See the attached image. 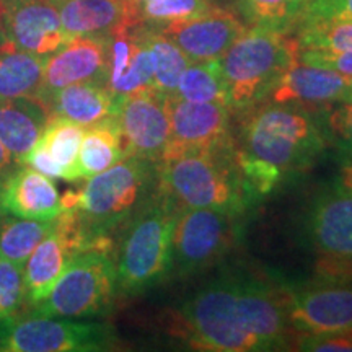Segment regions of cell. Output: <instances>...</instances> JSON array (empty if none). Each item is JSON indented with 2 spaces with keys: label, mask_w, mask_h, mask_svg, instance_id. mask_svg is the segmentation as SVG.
Here are the masks:
<instances>
[{
  "label": "cell",
  "mask_w": 352,
  "mask_h": 352,
  "mask_svg": "<svg viewBox=\"0 0 352 352\" xmlns=\"http://www.w3.org/2000/svg\"><path fill=\"white\" fill-rule=\"evenodd\" d=\"M173 333L199 351L256 352L287 344L284 290L245 272L215 277L176 310Z\"/></svg>",
  "instance_id": "6da1fadb"
},
{
  "label": "cell",
  "mask_w": 352,
  "mask_h": 352,
  "mask_svg": "<svg viewBox=\"0 0 352 352\" xmlns=\"http://www.w3.org/2000/svg\"><path fill=\"white\" fill-rule=\"evenodd\" d=\"M158 164L126 157L111 168L88 178L80 191L60 197L63 210L76 214L88 250L111 252V233L124 227L157 184Z\"/></svg>",
  "instance_id": "7a4b0ae2"
},
{
  "label": "cell",
  "mask_w": 352,
  "mask_h": 352,
  "mask_svg": "<svg viewBox=\"0 0 352 352\" xmlns=\"http://www.w3.org/2000/svg\"><path fill=\"white\" fill-rule=\"evenodd\" d=\"M243 114L240 151L270 165L283 178L311 168L327 151L320 111L316 116L298 104L264 101Z\"/></svg>",
  "instance_id": "3957f363"
},
{
  "label": "cell",
  "mask_w": 352,
  "mask_h": 352,
  "mask_svg": "<svg viewBox=\"0 0 352 352\" xmlns=\"http://www.w3.org/2000/svg\"><path fill=\"white\" fill-rule=\"evenodd\" d=\"M178 214V206L155 184L127 220L114 259L120 296H140L170 277L171 235Z\"/></svg>",
  "instance_id": "277c9868"
},
{
  "label": "cell",
  "mask_w": 352,
  "mask_h": 352,
  "mask_svg": "<svg viewBox=\"0 0 352 352\" xmlns=\"http://www.w3.org/2000/svg\"><path fill=\"white\" fill-rule=\"evenodd\" d=\"M236 147L196 152L158 164L157 184L182 209L240 214L253 199L236 164Z\"/></svg>",
  "instance_id": "5b68a950"
},
{
  "label": "cell",
  "mask_w": 352,
  "mask_h": 352,
  "mask_svg": "<svg viewBox=\"0 0 352 352\" xmlns=\"http://www.w3.org/2000/svg\"><path fill=\"white\" fill-rule=\"evenodd\" d=\"M298 43L289 33L253 26L220 57L228 107L246 113L266 101L280 74L298 59Z\"/></svg>",
  "instance_id": "8992f818"
},
{
  "label": "cell",
  "mask_w": 352,
  "mask_h": 352,
  "mask_svg": "<svg viewBox=\"0 0 352 352\" xmlns=\"http://www.w3.org/2000/svg\"><path fill=\"white\" fill-rule=\"evenodd\" d=\"M118 297L116 264L111 252L87 250L70 259L47 297L23 310L54 318H95L109 314Z\"/></svg>",
  "instance_id": "52a82bcc"
},
{
  "label": "cell",
  "mask_w": 352,
  "mask_h": 352,
  "mask_svg": "<svg viewBox=\"0 0 352 352\" xmlns=\"http://www.w3.org/2000/svg\"><path fill=\"white\" fill-rule=\"evenodd\" d=\"M107 323L38 316L20 310L0 321V352H100L116 349Z\"/></svg>",
  "instance_id": "ba28073f"
},
{
  "label": "cell",
  "mask_w": 352,
  "mask_h": 352,
  "mask_svg": "<svg viewBox=\"0 0 352 352\" xmlns=\"http://www.w3.org/2000/svg\"><path fill=\"white\" fill-rule=\"evenodd\" d=\"M239 215L220 209H182L170 246V277L208 271L239 243Z\"/></svg>",
  "instance_id": "9c48e42d"
},
{
  "label": "cell",
  "mask_w": 352,
  "mask_h": 352,
  "mask_svg": "<svg viewBox=\"0 0 352 352\" xmlns=\"http://www.w3.org/2000/svg\"><path fill=\"white\" fill-rule=\"evenodd\" d=\"M302 232L320 279L352 277V192L320 191L305 210Z\"/></svg>",
  "instance_id": "30bf717a"
},
{
  "label": "cell",
  "mask_w": 352,
  "mask_h": 352,
  "mask_svg": "<svg viewBox=\"0 0 352 352\" xmlns=\"http://www.w3.org/2000/svg\"><path fill=\"white\" fill-rule=\"evenodd\" d=\"M170 139L158 164L196 152L235 147L232 139V109L222 103H197L166 98Z\"/></svg>",
  "instance_id": "8fae6325"
},
{
  "label": "cell",
  "mask_w": 352,
  "mask_h": 352,
  "mask_svg": "<svg viewBox=\"0 0 352 352\" xmlns=\"http://www.w3.org/2000/svg\"><path fill=\"white\" fill-rule=\"evenodd\" d=\"M283 290L289 324L298 334L352 331V277Z\"/></svg>",
  "instance_id": "7c38bea8"
},
{
  "label": "cell",
  "mask_w": 352,
  "mask_h": 352,
  "mask_svg": "<svg viewBox=\"0 0 352 352\" xmlns=\"http://www.w3.org/2000/svg\"><path fill=\"white\" fill-rule=\"evenodd\" d=\"M88 241L72 210H63L52 220L51 230L39 241L23 266L26 307L36 305L63 274L76 254L87 252Z\"/></svg>",
  "instance_id": "4fadbf2b"
},
{
  "label": "cell",
  "mask_w": 352,
  "mask_h": 352,
  "mask_svg": "<svg viewBox=\"0 0 352 352\" xmlns=\"http://www.w3.org/2000/svg\"><path fill=\"white\" fill-rule=\"evenodd\" d=\"M3 41L47 59L69 41L52 0H0Z\"/></svg>",
  "instance_id": "5bb4252c"
},
{
  "label": "cell",
  "mask_w": 352,
  "mask_h": 352,
  "mask_svg": "<svg viewBox=\"0 0 352 352\" xmlns=\"http://www.w3.org/2000/svg\"><path fill=\"white\" fill-rule=\"evenodd\" d=\"M126 157H139L158 164L170 139L166 98L153 88L120 100L116 111Z\"/></svg>",
  "instance_id": "9a60e30c"
},
{
  "label": "cell",
  "mask_w": 352,
  "mask_h": 352,
  "mask_svg": "<svg viewBox=\"0 0 352 352\" xmlns=\"http://www.w3.org/2000/svg\"><path fill=\"white\" fill-rule=\"evenodd\" d=\"M191 63L219 60L228 47L243 34L246 25L230 8L210 6L189 19L160 26Z\"/></svg>",
  "instance_id": "2e32d148"
},
{
  "label": "cell",
  "mask_w": 352,
  "mask_h": 352,
  "mask_svg": "<svg viewBox=\"0 0 352 352\" xmlns=\"http://www.w3.org/2000/svg\"><path fill=\"white\" fill-rule=\"evenodd\" d=\"M111 36L70 38L44 63L43 91L38 101L74 83L95 82L107 85Z\"/></svg>",
  "instance_id": "e0dca14e"
},
{
  "label": "cell",
  "mask_w": 352,
  "mask_h": 352,
  "mask_svg": "<svg viewBox=\"0 0 352 352\" xmlns=\"http://www.w3.org/2000/svg\"><path fill=\"white\" fill-rule=\"evenodd\" d=\"M349 82L351 77L305 64L298 57L277 78L266 103L298 104L320 111L329 104L340 103Z\"/></svg>",
  "instance_id": "ac0fdd59"
},
{
  "label": "cell",
  "mask_w": 352,
  "mask_h": 352,
  "mask_svg": "<svg viewBox=\"0 0 352 352\" xmlns=\"http://www.w3.org/2000/svg\"><path fill=\"white\" fill-rule=\"evenodd\" d=\"M0 212L34 220H54L63 202L51 178L32 166L15 165L0 176Z\"/></svg>",
  "instance_id": "d6986e66"
},
{
  "label": "cell",
  "mask_w": 352,
  "mask_h": 352,
  "mask_svg": "<svg viewBox=\"0 0 352 352\" xmlns=\"http://www.w3.org/2000/svg\"><path fill=\"white\" fill-rule=\"evenodd\" d=\"M51 116H59L83 127L116 116L120 100L103 83L83 82L64 87L39 101Z\"/></svg>",
  "instance_id": "ffe728a7"
},
{
  "label": "cell",
  "mask_w": 352,
  "mask_h": 352,
  "mask_svg": "<svg viewBox=\"0 0 352 352\" xmlns=\"http://www.w3.org/2000/svg\"><path fill=\"white\" fill-rule=\"evenodd\" d=\"M59 10L64 32L76 36H111L134 28L124 0H52Z\"/></svg>",
  "instance_id": "44dd1931"
},
{
  "label": "cell",
  "mask_w": 352,
  "mask_h": 352,
  "mask_svg": "<svg viewBox=\"0 0 352 352\" xmlns=\"http://www.w3.org/2000/svg\"><path fill=\"white\" fill-rule=\"evenodd\" d=\"M51 114L32 98H0V142L16 165L28 155L50 122Z\"/></svg>",
  "instance_id": "7402d4cb"
},
{
  "label": "cell",
  "mask_w": 352,
  "mask_h": 352,
  "mask_svg": "<svg viewBox=\"0 0 352 352\" xmlns=\"http://www.w3.org/2000/svg\"><path fill=\"white\" fill-rule=\"evenodd\" d=\"M44 63L3 41L0 44V98L39 100L43 91Z\"/></svg>",
  "instance_id": "603a6c76"
},
{
  "label": "cell",
  "mask_w": 352,
  "mask_h": 352,
  "mask_svg": "<svg viewBox=\"0 0 352 352\" xmlns=\"http://www.w3.org/2000/svg\"><path fill=\"white\" fill-rule=\"evenodd\" d=\"M122 158H126V153L116 116L85 127L80 152H78L80 179H88L111 168Z\"/></svg>",
  "instance_id": "cb8c5ba5"
},
{
  "label": "cell",
  "mask_w": 352,
  "mask_h": 352,
  "mask_svg": "<svg viewBox=\"0 0 352 352\" xmlns=\"http://www.w3.org/2000/svg\"><path fill=\"white\" fill-rule=\"evenodd\" d=\"M140 28L153 60V90L158 95L170 98L175 95L179 77L191 60L155 26L140 25Z\"/></svg>",
  "instance_id": "d4e9b609"
},
{
  "label": "cell",
  "mask_w": 352,
  "mask_h": 352,
  "mask_svg": "<svg viewBox=\"0 0 352 352\" xmlns=\"http://www.w3.org/2000/svg\"><path fill=\"white\" fill-rule=\"evenodd\" d=\"M51 227L52 220L23 219L0 212V258L23 267Z\"/></svg>",
  "instance_id": "484cf974"
},
{
  "label": "cell",
  "mask_w": 352,
  "mask_h": 352,
  "mask_svg": "<svg viewBox=\"0 0 352 352\" xmlns=\"http://www.w3.org/2000/svg\"><path fill=\"white\" fill-rule=\"evenodd\" d=\"M170 98L197 103H222L228 107L227 83L220 60L189 64L179 77L175 95Z\"/></svg>",
  "instance_id": "4316f807"
},
{
  "label": "cell",
  "mask_w": 352,
  "mask_h": 352,
  "mask_svg": "<svg viewBox=\"0 0 352 352\" xmlns=\"http://www.w3.org/2000/svg\"><path fill=\"white\" fill-rule=\"evenodd\" d=\"M85 134V127L59 116H51L46 129L39 138L47 152L63 166L65 182H78V152Z\"/></svg>",
  "instance_id": "83f0119b"
},
{
  "label": "cell",
  "mask_w": 352,
  "mask_h": 352,
  "mask_svg": "<svg viewBox=\"0 0 352 352\" xmlns=\"http://www.w3.org/2000/svg\"><path fill=\"white\" fill-rule=\"evenodd\" d=\"M305 0H236V7L246 23L252 26L289 33L302 16Z\"/></svg>",
  "instance_id": "f1b7e54d"
},
{
  "label": "cell",
  "mask_w": 352,
  "mask_h": 352,
  "mask_svg": "<svg viewBox=\"0 0 352 352\" xmlns=\"http://www.w3.org/2000/svg\"><path fill=\"white\" fill-rule=\"evenodd\" d=\"M296 30L300 51H352V20L311 21Z\"/></svg>",
  "instance_id": "f546056e"
},
{
  "label": "cell",
  "mask_w": 352,
  "mask_h": 352,
  "mask_svg": "<svg viewBox=\"0 0 352 352\" xmlns=\"http://www.w3.org/2000/svg\"><path fill=\"white\" fill-rule=\"evenodd\" d=\"M212 6V0H148L138 10L139 25L160 26L195 16Z\"/></svg>",
  "instance_id": "4dcf8cb0"
},
{
  "label": "cell",
  "mask_w": 352,
  "mask_h": 352,
  "mask_svg": "<svg viewBox=\"0 0 352 352\" xmlns=\"http://www.w3.org/2000/svg\"><path fill=\"white\" fill-rule=\"evenodd\" d=\"M320 122L328 145L336 148L338 153L352 155V104H329L320 111Z\"/></svg>",
  "instance_id": "1f68e13d"
},
{
  "label": "cell",
  "mask_w": 352,
  "mask_h": 352,
  "mask_svg": "<svg viewBox=\"0 0 352 352\" xmlns=\"http://www.w3.org/2000/svg\"><path fill=\"white\" fill-rule=\"evenodd\" d=\"M26 307L23 267L0 258V321Z\"/></svg>",
  "instance_id": "d6a6232c"
},
{
  "label": "cell",
  "mask_w": 352,
  "mask_h": 352,
  "mask_svg": "<svg viewBox=\"0 0 352 352\" xmlns=\"http://www.w3.org/2000/svg\"><path fill=\"white\" fill-rule=\"evenodd\" d=\"M338 20H352V0H308L297 26L311 21Z\"/></svg>",
  "instance_id": "836d02e7"
},
{
  "label": "cell",
  "mask_w": 352,
  "mask_h": 352,
  "mask_svg": "<svg viewBox=\"0 0 352 352\" xmlns=\"http://www.w3.org/2000/svg\"><path fill=\"white\" fill-rule=\"evenodd\" d=\"M297 346L311 352H352V331L303 334Z\"/></svg>",
  "instance_id": "e575fe53"
},
{
  "label": "cell",
  "mask_w": 352,
  "mask_h": 352,
  "mask_svg": "<svg viewBox=\"0 0 352 352\" xmlns=\"http://www.w3.org/2000/svg\"><path fill=\"white\" fill-rule=\"evenodd\" d=\"M302 63L329 69L352 78V51H300Z\"/></svg>",
  "instance_id": "d590c367"
},
{
  "label": "cell",
  "mask_w": 352,
  "mask_h": 352,
  "mask_svg": "<svg viewBox=\"0 0 352 352\" xmlns=\"http://www.w3.org/2000/svg\"><path fill=\"white\" fill-rule=\"evenodd\" d=\"M20 165H26V166H32L33 170L39 171V173L47 176V178H60L65 179V173L57 162L54 160V157L47 152V148L39 142L34 144V147L32 151L28 152L23 160H21Z\"/></svg>",
  "instance_id": "8d00e7d4"
},
{
  "label": "cell",
  "mask_w": 352,
  "mask_h": 352,
  "mask_svg": "<svg viewBox=\"0 0 352 352\" xmlns=\"http://www.w3.org/2000/svg\"><path fill=\"white\" fill-rule=\"evenodd\" d=\"M331 188L352 192V155L349 153H338L336 171L331 179Z\"/></svg>",
  "instance_id": "74e56055"
},
{
  "label": "cell",
  "mask_w": 352,
  "mask_h": 352,
  "mask_svg": "<svg viewBox=\"0 0 352 352\" xmlns=\"http://www.w3.org/2000/svg\"><path fill=\"white\" fill-rule=\"evenodd\" d=\"M15 160H13V157L8 153V151L6 147H3L2 142H0V176L3 173H7L8 170L13 168L15 166Z\"/></svg>",
  "instance_id": "f35d334b"
},
{
  "label": "cell",
  "mask_w": 352,
  "mask_h": 352,
  "mask_svg": "<svg viewBox=\"0 0 352 352\" xmlns=\"http://www.w3.org/2000/svg\"><path fill=\"white\" fill-rule=\"evenodd\" d=\"M126 6H127V10H129V16H131V21L134 23V26H139V21H138V10L139 7L142 6V3L148 2V0H124Z\"/></svg>",
  "instance_id": "ab89813d"
},
{
  "label": "cell",
  "mask_w": 352,
  "mask_h": 352,
  "mask_svg": "<svg viewBox=\"0 0 352 352\" xmlns=\"http://www.w3.org/2000/svg\"><path fill=\"white\" fill-rule=\"evenodd\" d=\"M340 103H349V104H352V78H351L349 85H347V88L344 90V94H342Z\"/></svg>",
  "instance_id": "60d3db41"
},
{
  "label": "cell",
  "mask_w": 352,
  "mask_h": 352,
  "mask_svg": "<svg viewBox=\"0 0 352 352\" xmlns=\"http://www.w3.org/2000/svg\"><path fill=\"white\" fill-rule=\"evenodd\" d=\"M3 43V34H2V30H0V44Z\"/></svg>",
  "instance_id": "b9f144b4"
},
{
  "label": "cell",
  "mask_w": 352,
  "mask_h": 352,
  "mask_svg": "<svg viewBox=\"0 0 352 352\" xmlns=\"http://www.w3.org/2000/svg\"><path fill=\"white\" fill-rule=\"evenodd\" d=\"M307 2H308V0H307ZM307 2H305V3H307Z\"/></svg>",
  "instance_id": "7bdbcfd3"
},
{
  "label": "cell",
  "mask_w": 352,
  "mask_h": 352,
  "mask_svg": "<svg viewBox=\"0 0 352 352\" xmlns=\"http://www.w3.org/2000/svg\"><path fill=\"white\" fill-rule=\"evenodd\" d=\"M305 2H307V0H305Z\"/></svg>",
  "instance_id": "ee69618b"
}]
</instances>
